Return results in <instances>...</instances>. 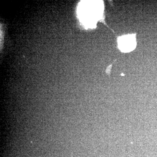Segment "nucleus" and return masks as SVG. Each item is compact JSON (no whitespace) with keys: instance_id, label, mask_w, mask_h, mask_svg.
Returning <instances> with one entry per match:
<instances>
[{"instance_id":"obj_1","label":"nucleus","mask_w":157,"mask_h":157,"mask_svg":"<svg viewBox=\"0 0 157 157\" xmlns=\"http://www.w3.org/2000/svg\"><path fill=\"white\" fill-rule=\"evenodd\" d=\"M136 45L135 37L126 36L122 37L119 41V46L121 50L125 52L131 51L134 49Z\"/></svg>"}]
</instances>
